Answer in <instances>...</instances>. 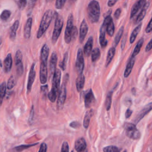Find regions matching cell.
<instances>
[{
	"mask_svg": "<svg viewBox=\"0 0 152 152\" xmlns=\"http://www.w3.org/2000/svg\"><path fill=\"white\" fill-rule=\"evenodd\" d=\"M92 115H93V112L92 110H88L85 116H84V121H83V126L86 129H87L89 126L90 119H91Z\"/></svg>",
	"mask_w": 152,
	"mask_h": 152,
	"instance_id": "cell-28",
	"label": "cell"
},
{
	"mask_svg": "<svg viewBox=\"0 0 152 152\" xmlns=\"http://www.w3.org/2000/svg\"><path fill=\"white\" fill-rule=\"evenodd\" d=\"M70 126L72 128H73V129H78V127H80V123L78 122H77V121H73L70 123Z\"/></svg>",
	"mask_w": 152,
	"mask_h": 152,
	"instance_id": "cell-47",
	"label": "cell"
},
{
	"mask_svg": "<svg viewBox=\"0 0 152 152\" xmlns=\"http://www.w3.org/2000/svg\"><path fill=\"white\" fill-rule=\"evenodd\" d=\"M38 144V143H34V144H31V145H20V146H17L14 147V149L17 151H21L24 150H26L30 147H32V146H35L36 145H37Z\"/></svg>",
	"mask_w": 152,
	"mask_h": 152,
	"instance_id": "cell-37",
	"label": "cell"
},
{
	"mask_svg": "<svg viewBox=\"0 0 152 152\" xmlns=\"http://www.w3.org/2000/svg\"><path fill=\"white\" fill-rule=\"evenodd\" d=\"M54 15V12L52 10H48L44 13L41 24L39 27V30L37 33V38L40 39L44 34L46 32L47 29H48L50 24L52 21V18Z\"/></svg>",
	"mask_w": 152,
	"mask_h": 152,
	"instance_id": "cell-3",
	"label": "cell"
},
{
	"mask_svg": "<svg viewBox=\"0 0 152 152\" xmlns=\"http://www.w3.org/2000/svg\"><path fill=\"white\" fill-rule=\"evenodd\" d=\"M34 117V106H32V108H31V110L30 112V115L29 117V120H32Z\"/></svg>",
	"mask_w": 152,
	"mask_h": 152,
	"instance_id": "cell-51",
	"label": "cell"
},
{
	"mask_svg": "<svg viewBox=\"0 0 152 152\" xmlns=\"http://www.w3.org/2000/svg\"><path fill=\"white\" fill-rule=\"evenodd\" d=\"M68 52H66L64 55V58L62 61L60 63V67L62 69V71H65L66 69V66L67 62L68 61Z\"/></svg>",
	"mask_w": 152,
	"mask_h": 152,
	"instance_id": "cell-36",
	"label": "cell"
},
{
	"mask_svg": "<svg viewBox=\"0 0 152 152\" xmlns=\"http://www.w3.org/2000/svg\"><path fill=\"white\" fill-rule=\"evenodd\" d=\"M104 152H119V150L118 147L114 146H106L103 149Z\"/></svg>",
	"mask_w": 152,
	"mask_h": 152,
	"instance_id": "cell-39",
	"label": "cell"
},
{
	"mask_svg": "<svg viewBox=\"0 0 152 152\" xmlns=\"http://www.w3.org/2000/svg\"><path fill=\"white\" fill-rule=\"evenodd\" d=\"M152 49V39L150 40V41L148 43L146 47V52H147L150 51Z\"/></svg>",
	"mask_w": 152,
	"mask_h": 152,
	"instance_id": "cell-49",
	"label": "cell"
},
{
	"mask_svg": "<svg viewBox=\"0 0 152 152\" xmlns=\"http://www.w3.org/2000/svg\"><path fill=\"white\" fill-rule=\"evenodd\" d=\"M87 145L84 138H80L75 142V150L77 152H83L86 149Z\"/></svg>",
	"mask_w": 152,
	"mask_h": 152,
	"instance_id": "cell-19",
	"label": "cell"
},
{
	"mask_svg": "<svg viewBox=\"0 0 152 152\" xmlns=\"http://www.w3.org/2000/svg\"><path fill=\"white\" fill-rule=\"evenodd\" d=\"M19 26V21L16 20L15 21L14 23H13V25L11 26L10 29V38L12 41H14L16 37V33L17 31Z\"/></svg>",
	"mask_w": 152,
	"mask_h": 152,
	"instance_id": "cell-23",
	"label": "cell"
},
{
	"mask_svg": "<svg viewBox=\"0 0 152 152\" xmlns=\"http://www.w3.org/2000/svg\"><path fill=\"white\" fill-rule=\"evenodd\" d=\"M2 44V39L0 38V45H1Z\"/></svg>",
	"mask_w": 152,
	"mask_h": 152,
	"instance_id": "cell-53",
	"label": "cell"
},
{
	"mask_svg": "<svg viewBox=\"0 0 152 152\" xmlns=\"http://www.w3.org/2000/svg\"><path fill=\"white\" fill-rule=\"evenodd\" d=\"M100 57V51L98 48H96L92 52V61L94 62L98 61Z\"/></svg>",
	"mask_w": 152,
	"mask_h": 152,
	"instance_id": "cell-32",
	"label": "cell"
},
{
	"mask_svg": "<svg viewBox=\"0 0 152 152\" xmlns=\"http://www.w3.org/2000/svg\"><path fill=\"white\" fill-rule=\"evenodd\" d=\"M115 54V48L111 47L108 52L106 60V64H105L106 67H108L110 64L112 60L114 58Z\"/></svg>",
	"mask_w": 152,
	"mask_h": 152,
	"instance_id": "cell-26",
	"label": "cell"
},
{
	"mask_svg": "<svg viewBox=\"0 0 152 152\" xmlns=\"http://www.w3.org/2000/svg\"><path fill=\"white\" fill-rule=\"evenodd\" d=\"M149 5H150V2H146V3L145 4V5H144L143 7L141 9L139 14L137 15V18H136L135 21V23H139L143 20V19H144V17H145V15L146 14L147 10L148 9Z\"/></svg>",
	"mask_w": 152,
	"mask_h": 152,
	"instance_id": "cell-22",
	"label": "cell"
},
{
	"mask_svg": "<svg viewBox=\"0 0 152 152\" xmlns=\"http://www.w3.org/2000/svg\"><path fill=\"white\" fill-rule=\"evenodd\" d=\"M84 152H87V150H85V151Z\"/></svg>",
	"mask_w": 152,
	"mask_h": 152,
	"instance_id": "cell-55",
	"label": "cell"
},
{
	"mask_svg": "<svg viewBox=\"0 0 152 152\" xmlns=\"http://www.w3.org/2000/svg\"><path fill=\"white\" fill-rule=\"evenodd\" d=\"M87 11L88 17L91 23H94L99 21L100 14V9L98 1H92L87 6Z\"/></svg>",
	"mask_w": 152,
	"mask_h": 152,
	"instance_id": "cell-4",
	"label": "cell"
},
{
	"mask_svg": "<svg viewBox=\"0 0 152 152\" xmlns=\"http://www.w3.org/2000/svg\"><path fill=\"white\" fill-rule=\"evenodd\" d=\"M124 152H127V151H126V150H125Z\"/></svg>",
	"mask_w": 152,
	"mask_h": 152,
	"instance_id": "cell-56",
	"label": "cell"
},
{
	"mask_svg": "<svg viewBox=\"0 0 152 152\" xmlns=\"http://www.w3.org/2000/svg\"><path fill=\"white\" fill-rule=\"evenodd\" d=\"M117 2V0H110L108 2V5L109 7H112L115 5V4Z\"/></svg>",
	"mask_w": 152,
	"mask_h": 152,
	"instance_id": "cell-52",
	"label": "cell"
},
{
	"mask_svg": "<svg viewBox=\"0 0 152 152\" xmlns=\"http://www.w3.org/2000/svg\"><path fill=\"white\" fill-rule=\"evenodd\" d=\"M114 31H115V26L113 20H112L108 23L106 27V32L109 36H112L114 34Z\"/></svg>",
	"mask_w": 152,
	"mask_h": 152,
	"instance_id": "cell-31",
	"label": "cell"
},
{
	"mask_svg": "<svg viewBox=\"0 0 152 152\" xmlns=\"http://www.w3.org/2000/svg\"><path fill=\"white\" fill-rule=\"evenodd\" d=\"M95 102V98L93 93L90 89L88 92L84 97V105L86 108H90Z\"/></svg>",
	"mask_w": 152,
	"mask_h": 152,
	"instance_id": "cell-14",
	"label": "cell"
},
{
	"mask_svg": "<svg viewBox=\"0 0 152 152\" xmlns=\"http://www.w3.org/2000/svg\"><path fill=\"white\" fill-rule=\"evenodd\" d=\"M85 83V77L83 74L78 75L76 80V88L78 92H80L83 89Z\"/></svg>",
	"mask_w": 152,
	"mask_h": 152,
	"instance_id": "cell-25",
	"label": "cell"
},
{
	"mask_svg": "<svg viewBox=\"0 0 152 152\" xmlns=\"http://www.w3.org/2000/svg\"><path fill=\"white\" fill-rule=\"evenodd\" d=\"M151 110H152V103H150L147 104V105L138 114L137 117L135 118L134 119L135 123L136 124L138 123L140 120H141L144 118V117L146 116Z\"/></svg>",
	"mask_w": 152,
	"mask_h": 152,
	"instance_id": "cell-13",
	"label": "cell"
},
{
	"mask_svg": "<svg viewBox=\"0 0 152 152\" xmlns=\"http://www.w3.org/2000/svg\"><path fill=\"white\" fill-rule=\"evenodd\" d=\"M50 48L47 44H45L41 52V66H40V81L41 84H45L48 79L47 62L48 59Z\"/></svg>",
	"mask_w": 152,
	"mask_h": 152,
	"instance_id": "cell-1",
	"label": "cell"
},
{
	"mask_svg": "<svg viewBox=\"0 0 152 152\" xmlns=\"http://www.w3.org/2000/svg\"><path fill=\"white\" fill-rule=\"evenodd\" d=\"M71 152H74V151H71Z\"/></svg>",
	"mask_w": 152,
	"mask_h": 152,
	"instance_id": "cell-57",
	"label": "cell"
},
{
	"mask_svg": "<svg viewBox=\"0 0 152 152\" xmlns=\"http://www.w3.org/2000/svg\"><path fill=\"white\" fill-rule=\"evenodd\" d=\"M112 20L111 18L110 15H107L105 17V20L103 21V23L100 29V35H99V42L100 44V46L103 48H105L108 45V41L105 38V35L106 32V27L108 23Z\"/></svg>",
	"mask_w": 152,
	"mask_h": 152,
	"instance_id": "cell-8",
	"label": "cell"
},
{
	"mask_svg": "<svg viewBox=\"0 0 152 152\" xmlns=\"http://www.w3.org/2000/svg\"><path fill=\"white\" fill-rule=\"evenodd\" d=\"M57 55L55 52H54L51 55L50 62V71L51 76H52V74H54L55 73V71L56 70V66H57Z\"/></svg>",
	"mask_w": 152,
	"mask_h": 152,
	"instance_id": "cell-20",
	"label": "cell"
},
{
	"mask_svg": "<svg viewBox=\"0 0 152 152\" xmlns=\"http://www.w3.org/2000/svg\"><path fill=\"white\" fill-rule=\"evenodd\" d=\"M61 77V72L60 70L56 69L55 71V73L53 75L51 90L50 92L48 93V96L50 100L52 103L55 102L56 99L57 98L58 94L59 93Z\"/></svg>",
	"mask_w": 152,
	"mask_h": 152,
	"instance_id": "cell-2",
	"label": "cell"
},
{
	"mask_svg": "<svg viewBox=\"0 0 152 152\" xmlns=\"http://www.w3.org/2000/svg\"><path fill=\"white\" fill-rule=\"evenodd\" d=\"M88 31V26L85 20H83L81 23L80 27V34L79 39L80 43H83L86 36Z\"/></svg>",
	"mask_w": 152,
	"mask_h": 152,
	"instance_id": "cell-16",
	"label": "cell"
},
{
	"mask_svg": "<svg viewBox=\"0 0 152 152\" xmlns=\"http://www.w3.org/2000/svg\"><path fill=\"white\" fill-rule=\"evenodd\" d=\"M84 68V62L83 58V52L82 49H79L77 54V59L76 62V68L78 75L83 74Z\"/></svg>",
	"mask_w": 152,
	"mask_h": 152,
	"instance_id": "cell-11",
	"label": "cell"
},
{
	"mask_svg": "<svg viewBox=\"0 0 152 152\" xmlns=\"http://www.w3.org/2000/svg\"><path fill=\"white\" fill-rule=\"evenodd\" d=\"M41 92L42 93L44 96H46L48 94V85H45V86H42L41 87Z\"/></svg>",
	"mask_w": 152,
	"mask_h": 152,
	"instance_id": "cell-43",
	"label": "cell"
},
{
	"mask_svg": "<svg viewBox=\"0 0 152 152\" xmlns=\"http://www.w3.org/2000/svg\"><path fill=\"white\" fill-rule=\"evenodd\" d=\"M133 113V111L131 109H127L126 112H125V118H129L131 117V114Z\"/></svg>",
	"mask_w": 152,
	"mask_h": 152,
	"instance_id": "cell-50",
	"label": "cell"
},
{
	"mask_svg": "<svg viewBox=\"0 0 152 152\" xmlns=\"http://www.w3.org/2000/svg\"><path fill=\"white\" fill-rule=\"evenodd\" d=\"M151 31H152V17L150 20V21H149V24H148V25L146 27V32L147 33L150 32Z\"/></svg>",
	"mask_w": 152,
	"mask_h": 152,
	"instance_id": "cell-46",
	"label": "cell"
},
{
	"mask_svg": "<svg viewBox=\"0 0 152 152\" xmlns=\"http://www.w3.org/2000/svg\"><path fill=\"white\" fill-rule=\"evenodd\" d=\"M124 33V27L122 26L121 28L119 29V30H118V33H117V35L115 37V40H114V43H115V45L117 46L118 43L119 42L120 40L121 39V37L123 36V34Z\"/></svg>",
	"mask_w": 152,
	"mask_h": 152,
	"instance_id": "cell-34",
	"label": "cell"
},
{
	"mask_svg": "<svg viewBox=\"0 0 152 152\" xmlns=\"http://www.w3.org/2000/svg\"><path fill=\"white\" fill-rule=\"evenodd\" d=\"M15 78H14L13 76H11L9 78V81H8L7 87V89H9V90H11L15 86Z\"/></svg>",
	"mask_w": 152,
	"mask_h": 152,
	"instance_id": "cell-38",
	"label": "cell"
},
{
	"mask_svg": "<svg viewBox=\"0 0 152 152\" xmlns=\"http://www.w3.org/2000/svg\"><path fill=\"white\" fill-rule=\"evenodd\" d=\"M112 92H110L107 94L105 101V106H106V109L107 110H109L110 108L111 103H112Z\"/></svg>",
	"mask_w": 152,
	"mask_h": 152,
	"instance_id": "cell-35",
	"label": "cell"
},
{
	"mask_svg": "<svg viewBox=\"0 0 152 152\" xmlns=\"http://www.w3.org/2000/svg\"><path fill=\"white\" fill-rule=\"evenodd\" d=\"M32 19L29 17L26 23V25L25 26V29H24V36L27 39L30 38L31 35V26H32Z\"/></svg>",
	"mask_w": 152,
	"mask_h": 152,
	"instance_id": "cell-21",
	"label": "cell"
},
{
	"mask_svg": "<svg viewBox=\"0 0 152 152\" xmlns=\"http://www.w3.org/2000/svg\"><path fill=\"white\" fill-rule=\"evenodd\" d=\"M68 80V75L67 74L66 77L64 79V82L61 86L60 90L58 93V97L57 99V107L58 110H61L63 108L64 105L66 97H67V88H66V83Z\"/></svg>",
	"mask_w": 152,
	"mask_h": 152,
	"instance_id": "cell-6",
	"label": "cell"
},
{
	"mask_svg": "<svg viewBox=\"0 0 152 152\" xmlns=\"http://www.w3.org/2000/svg\"><path fill=\"white\" fill-rule=\"evenodd\" d=\"M93 45V39L92 36L89 37L84 47V54L86 57H89L92 52Z\"/></svg>",
	"mask_w": 152,
	"mask_h": 152,
	"instance_id": "cell-18",
	"label": "cell"
},
{
	"mask_svg": "<svg viewBox=\"0 0 152 152\" xmlns=\"http://www.w3.org/2000/svg\"><path fill=\"white\" fill-rule=\"evenodd\" d=\"M7 84L5 82H3L0 84V107L1 106L4 98L6 93Z\"/></svg>",
	"mask_w": 152,
	"mask_h": 152,
	"instance_id": "cell-27",
	"label": "cell"
},
{
	"mask_svg": "<svg viewBox=\"0 0 152 152\" xmlns=\"http://www.w3.org/2000/svg\"><path fill=\"white\" fill-rule=\"evenodd\" d=\"M78 35V30L77 29L76 26H74L73 32H72V35H71V40L75 39Z\"/></svg>",
	"mask_w": 152,
	"mask_h": 152,
	"instance_id": "cell-45",
	"label": "cell"
},
{
	"mask_svg": "<svg viewBox=\"0 0 152 152\" xmlns=\"http://www.w3.org/2000/svg\"><path fill=\"white\" fill-rule=\"evenodd\" d=\"M19 9L21 10H23L25 9L26 4H27V1H25V0H19V1H16Z\"/></svg>",
	"mask_w": 152,
	"mask_h": 152,
	"instance_id": "cell-41",
	"label": "cell"
},
{
	"mask_svg": "<svg viewBox=\"0 0 152 152\" xmlns=\"http://www.w3.org/2000/svg\"><path fill=\"white\" fill-rule=\"evenodd\" d=\"M61 152H69V146L67 142L63 143Z\"/></svg>",
	"mask_w": 152,
	"mask_h": 152,
	"instance_id": "cell-42",
	"label": "cell"
},
{
	"mask_svg": "<svg viewBox=\"0 0 152 152\" xmlns=\"http://www.w3.org/2000/svg\"><path fill=\"white\" fill-rule=\"evenodd\" d=\"M47 151V145L45 143H43L41 144V146H40V149L38 152H46Z\"/></svg>",
	"mask_w": 152,
	"mask_h": 152,
	"instance_id": "cell-44",
	"label": "cell"
},
{
	"mask_svg": "<svg viewBox=\"0 0 152 152\" xmlns=\"http://www.w3.org/2000/svg\"><path fill=\"white\" fill-rule=\"evenodd\" d=\"M146 3V1L145 0H140L136 2L133 7H132V9L130 13V18L132 19L133 18L135 14L137 13V12L143 7V6L145 5V4Z\"/></svg>",
	"mask_w": 152,
	"mask_h": 152,
	"instance_id": "cell-15",
	"label": "cell"
},
{
	"mask_svg": "<svg viewBox=\"0 0 152 152\" xmlns=\"http://www.w3.org/2000/svg\"><path fill=\"white\" fill-rule=\"evenodd\" d=\"M143 43H144V39H141L140 40H139V42L137 44V45H136L135 46V48H134V51L133 52V54L131 55V57H134L135 58L136 56H137L139 54V52H140V51L141 50V47L143 46Z\"/></svg>",
	"mask_w": 152,
	"mask_h": 152,
	"instance_id": "cell-29",
	"label": "cell"
},
{
	"mask_svg": "<svg viewBox=\"0 0 152 152\" xmlns=\"http://www.w3.org/2000/svg\"><path fill=\"white\" fill-rule=\"evenodd\" d=\"M66 3V0H57L55 2V7L57 9H62Z\"/></svg>",
	"mask_w": 152,
	"mask_h": 152,
	"instance_id": "cell-40",
	"label": "cell"
},
{
	"mask_svg": "<svg viewBox=\"0 0 152 152\" xmlns=\"http://www.w3.org/2000/svg\"><path fill=\"white\" fill-rule=\"evenodd\" d=\"M141 26H142V25H141V23H140L139 25L137 27H136L134 29V30L133 31V32L131 33L130 38V44H133L134 42L135 38L137 37V35H138V34L139 33V31L141 30Z\"/></svg>",
	"mask_w": 152,
	"mask_h": 152,
	"instance_id": "cell-30",
	"label": "cell"
},
{
	"mask_svg": "<svg viewBox=\"0 0 152 152\" xmlns=\"http://www.w3.org/2000/svg\"><path fill=\"white\" fill-rule=\"evenodd\" d=\"M124 129L125 131L126 135L128 137L133 140H138L141 137V134L137 130L135 124L131 123H125Z\"/></svg>",
	"mask_w": 152,
	"mask_h": 152,
	"instance_id": "cell-7",
	"label": "cell"
},
{
	"mask_svg": "<svg viewBox=\"0 0 152 152\" xmlns=\"http://www.w3.org/2000/svg\"><path fill=\"white\" fill-rule=\"evenodd\" d=\"M55 26L54 29L53 31V34L52 36V42L53 44H55L59 38V36L61 34L62 31L63 25H64V21L62 17L59 15L57 13L55 12Z\"/></svg>",
	"mask_w": 152,
	"mask_h": 152,
	"instance_id": "cell-5",
	"label": "cell"
},
{
	"mask_svg": "<svg viewBox=\"0 0 152 152\" xmlns=\"http://www.w3.org/2000/svg\"><path fill=\"white\" fill-rule=\"evenodd\" d=\"M23 55L20 50H18L15 55V64L16 68V73L17 76L21 77L24 72V67L22 62Z\"/></svg>",
	"mask_w": 152,
	"mask_h": 152,
	"instance_id": "cell-10",
	"label": "cell"
},
{
	"mask_svg": "<svg viewBox=\"0 0 152 152\" xmlns=\"http://www.w3.org/2000/svg\"><path fill=\"white\" fill-rule=\"evenodd\" d=\"M134 63H135V58L131 57V58H130L129 62H128L127 65L126 66V68H125V71H124V77L127 78L129 76V75L131 73V71H132L133 68L134 67Z\"/></svg>",
	"mask_w": 152,
	"mask_h": 152,
	"instance_id": "cell-24",
	"label": "cell"
},
{
	"mask_svg": "<svg viewBox=\"0 0 152 152\" xmlns=\"http://www.w3.org/2000/svg\"><path fill=\"white\" fill-rule=\"evenodd\" d=\"M35 62H33L31 66L28 78V82L27 85V94H29L32 88V85L34 83V81L36 77V71H35Z\"/></svg>",
	"mask_w": 152,
	"mask_h": 152,
	"instance_id": "cell-12",
	"label": "cell"
},
{
	"mask_svg": "<svg viewBox=\"0 0 152 152\" xmlns=\"http://www.w3.org/2000/svg\"><path fill=\"white\" fill-rule=\"evenodd\" d=\"M11 14V13L10 10H5L2 12L1 15H0V19L3 21H6L10 17Z\"/></svg>",
	"mask_w": 152,
	"mask_h": 152,
	"instance_id": "cell-33",
	"label": "cell"
},
{
	"mask_svg": "<svg viewBox=\"0 0 152 152\" xmlns=\"http://www.w3.org/2000/svg\"><path fill=\"white\" fill-rule=\"evenodd\" d=\"M73 28H74L73 16V14H70L68 17L67 26H66L65 35H64L65 42L67 44H70L71 42V41H72L71 35H72V32H73Z\"/></svg>",
	"mask_w": 152,
	"mask_h": 152,
	"instance_id": "cell-9",
	"label": "cell"
},
{
	"mask_svg": "<svg viewBox=\"0 0 152 152\" xmlns=\"http://www.w3.org/2000/svg\"><path fill=\"white\" fill-rule=\"evenodd\" d=\"M121 10L120 9H118L114 14V17L116 19H118L120 17V15H121Z\"/></svg>",
	"mask_w": 152,
	"mask_h": 152,
	"instance_id": "cell-48",
	"label": "cell"
},
{
	"mask_svg": "<svg viewBox=\"0 0 152 152\" xmlns=\"http://www.w3.org/2000/svg\"><path fill=\"white\" fill-rule=\"evenodd\" d=\"M13 65V59L11 54H9L7 55L4 61V71L5 73H8L11 71Z\"/></svg>",
	"mask_w": 152,
	"mask_h": 152,
	"instance_id": "cell-17",
	"label": "cell"
},
{
	"mask_svg": "<svg viewBox=\"0 0 152 152\" xmlns=\"http://www.w3.org/2000/svg\"><path fill=\"white\" fill-rule=\"evenodd\" d=\"M0 66H1V67H3V65H2V63H1V61L0 60Z\"/></svg>",
	"mask_w": 152,
	"mask_h": 152,
	"instance_id": "cell-54",
	"label": "cell"
}]
</instances>
